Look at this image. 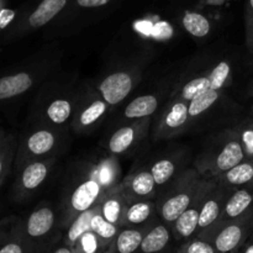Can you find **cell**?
Instances as JSON below:
<instances>
[{
  "label": "cell",
  "mask_w": 253,
  "mask_h": 253,
  "mask_svg": "<svg viewBox=\"0 0 253 253\" xmlns=\"http://www.w3.org/2000/svg\"><path fill=\"white\" fill-rule=\"evenodd\" d=\"M34 85V77L27 72L10 74L0 78V100L15 98L26 93Z\"/></svg>",
  "instance_id": "22"
},
{
  "label": "cell",
  "mask_w": 253,
  "mask_h": 253,
  "mask_svg": "<svg viewBox=\"0 0 253 253\" xmlns=\"http://www.w3.org/2000/svg\"><path fill=\"white\" fill-rule=\"evenodd\" d=\"M252 236L253 209L235 220L215 224L198 237L211 242L219 253H237Z\"/></svg>",
  "instance_id": "4"
},
{
  "label": "cell",
  "mask_w": 253,
  "mask_h": 253,
  "mask_svg": "<svg viewBox=\"0 0 253 253\" xmlns=\"http://www.w3.org/2000/svg\"><path fill=\"white\" fill-rule=\"evenodd\" d=\"M250 94H251V96H253V79H252L251 84H250Z\"/></svg>",
  "instance_id": "41"
},
{
  "label": "cell",
  "mask_w": 253,
  "mask_h": 253,
  "mask_svg": "<svg viewBox=\"0 0 253 253\" xmlns=\"http://www.w3.org/2000/svg\"><path fill=\"white\" fill-rule=\"evenodd\" d=\"M66 4L67 0H42L39 6L31 12L29 20H27V24L32 29L44 26L63 10Z\"/></svg>",
  "instance_id": "24"
},
{
  "label": "cell",
  "mask_w": 253,
  "mask_h": 253,
  "mask_svg": "<svg viewBox=\"0 0 253 253\" xmlns=\"http://www.w3.org/2000/svg\"><path fill=\"white\" fill-rule=\"evenodd\" d=\"M246 158L235 127L216 135L203 147L194 162V168L205 179H217Z\"/></svg>",
  "instance_id": "2"
},
{
  "label": "cell",
  "mask_w": 253,
  "mask_h": 253,
  "mask_svg": "<svg viewBox=\"0 0 253 253\" xmlns=\"http://www.w3.org/2000/svg\"><path fill=\"white\" fill-rule=\"evenodd\" d=\"M222 94H224L222 90H214V89H210V90L203 93L202 95L197 96V98L188 101L190 120L200 118V116L204 115L205 113H208V111L220 100Z\"/></svg>",
  "instance_id": "28"
},
{
  "label": "cell",
  "mask_w": 253,
  "mask_h": 253,
  "mask_svg": "<svg viewBox=\"0 0 253 253\" xmlns=\"http://www.w3.org/2000/svg\"><path fill=\"white\" fill-rule=\"evenodd\" d=\"M246 158H253V121L246 119L235 127Z\"/></svg>",
  "instance_id": "35"
},
{
  "label": "cell",
  "mask_w": 253,
  "mask_h": 253,
  "mask_svg": "<svg viewBox=\"0 0 253 253\" xmlns=\"http://www.w3.org/2000/svg\"><path fill=\"white\" fill-rule=\"evenodd\" d=\"M217 182L229 190L253 188V158H245L217 178Z\"/></svg>",
  "instance_id": "19"
},
{
  "label": "cell",
  "mask_w": 253,
  "mask_h": 253,
  "mask_svg": "<svg viewBox=\"0 0 253 253\" xmlns=\"http://www.w3.org/2000/svg\"><path fill=\"white\" fill-rule=\"evenodd\" d=\"M16 143L11 135H6L0 131V184L4 182L9 173L11 163L15 157Z\"/></svg>",
  "instance_id": "30"
},
{
  "label": "cell",
  "mask_w": 253,
  "mask_h": 253,
  "mask_svg": "<svg viewBox=\"0 0 253 253\" xmlns=\"http://www.w3.org/2000/svg\"><path fill=\"white\" fill-rule=\"evenodd\" d=\"M56 227H58L57 214L46 203L35 208L26 220L21 222L22 234L35 253H44L51 247L48 239Z\"/></svg>",
  "instance_id": "5"
},
{
  "label": "cell",
  "mask_w": 253,
  "mask_h": 253,
  "mask_svg": "<svg viewBox=\"0 0 253 253\" xmlns=\"http://www.w3.org/2000/svg\"><path fill=\"white\" fill-rule=\"evenodd\" d=\"M253 209V188H240L232 190L226 199L225 207L222 209L221 216L216 224L235 220L242 215L247 214ZM214 226V225H212ZM209 230V229H208Z\"/></svg>",
  "instance_id": "18"
},
{
  "label": "cell",
  "mask_w": 253,
  "mask_h": 253,
  "mask_svg": "<svg viewBox=\"0 0 253 253\" xmlns=\"http://www.w3.org/2000/svg\"><path fill=\"white\" fill-rule=\"evenodd\" d=\"M0 253H35L22 234L21 221L0 224Z\"/></svg>",
  "instance_id": "17"
},
{
  "label": "cell",
  "mask_w": 253,
  "mask_h": 253,
  "mask_svg": "<svg viewBox=\"0 0 253 253\" xmlns=\"http://www.w3.org/2000/svg\"><path fill=\"white\" fill-rule=\"evenodd\" d=\"M182 22L183 27L187 30V32H189L192 36L199 37V39L208 36L210 29H211V25H210L208 17L199 12H187L183 16Z\"/></svg>",
  "instance_id": "31"
},
{
  "label": "cell",
  "mask_w": 253,
  "mask_h": 253,
  "mask_svg": "<svg viewBox=\"0 0 253 253\" xmlns=\"http://www.w3.org/2000/svg\"><path fill=\"white\" fill-rule=\"evenodd\" d=\"M173 242L170 226L158 219L151 225L133 253H170Z\"/></svg>",
  "instance_id": "14"
},
{
  "label": "cell",
  "mask_w": 253,
  "mask_h": 253,
  "mask_svg": "<svg viewBox=\"0 0 253 253\" xmlns=\"http://www.w3.org/2000/svg\"><path fill=\"white\" fill-rule=\"evenodd\" d=\"M245 42L250 56L253 58V0H247L245 9Z\"/></svg>",
  "instance_id": "36"
},
{
  "label": "cell",
  "mask_w": 253,
  "mask_h": 253,
  "mask_svg": "<svg viewBox=\"0 0 253 253\" xmlns=\"http://www.w3.org/2000/svg\"><path fill=\"white\" fill-rule=\"evenodd\" d=\"M90 229L101 241L104 242L105 246H110L111 242L114 241L118 234L120 232L121 227L118 225H114L111 222H109L108 220L104 219L103 215L99 211V204L96 208L95 214L93 215V219L90 222Z\"/></svg>",
  "instance_id": "29"
},
{
  "label": "cell",
  "mask_w": 253,
  "mask_h": 253,
  "mask_svg": "<svg viewBox=\"0 0 253 253\" xmlns=\"http://www.w3.org/2000/svg\"><path fill=\"white\" fill-rule=\"evenodd\" d=\"M160 106V99L153 94H145L131 100L124 109V118L127 120H141L151 118Z\"/></svg>",
  "instance_id": "23"
},
{
  "label": "cell",
  "mask_w": 253,
  "mask_h": 253,
  "mask_svg": "<svg viewBox=\"0 0 253 253\" xmlns=\"http://www.w3.org/2000/svg\"><path fill=\"white\" fill-rule=\"evenodd\" d=\"M231 190L220 184L217 179H211L202 199L199 211V225L197 237L215 225L221 216L222 209Z\"/></svg>",
  "instance_id": "7"
},
{
  "label": "cell",
  "mask_w": 253,
  "mask_h": 253,
  "mask_svg": "<svg viewBox=\"0 0 253 253\" xmlns=\"http://www.w3.org/2000/svg\"><path fill=\"white\" fill-rule=\"evenodd\" d=\"M14 17V11L6 9H0V29L7 25L10 22V20Z\"/></svg>",
  "instance_id": "39"
},
{
  "label": "cell",
  "mask_w": 253,
  "mask_h": 253,
  "mask_svg": "<svg viewBox=\"0 0 253 253\" xmlns=\"http://www.w3.org/2000/svg\"><path fill=\"white\" fill-rule=\"evenodd\" d=\"M204 182L195 168L182 170L156 200L158 219L170 226L192 205Z\"/></svg>",
  "instance_id": "3"
},
{
  "label": "cell",
  "mask_w": 253,
  "mask_h": 253,
  "mask_svg": "<svg viewBox=\"0 0 253 253\" xmlns=\"http://www.w3.org/2000/svg\"><path fill=\"white\" fill-rule=\"evenodd\" d=\"M127 202L155 199L158 197V187L150 168H140L131 172L119 184Z\"/></svg>",
  "instance_id": "11"
},
{
  "label": "cell",
  "mask_w": 253,
  "mask_h": 253,
  "mask_svg": "<svg viewBox=\"0 0 253 253\" xmlns=\"http://www.w3.org/2000/svg\"><path fill=\"white\" fill-rule=\"evenodd\" d=\"M151 225L142 227H123L104 253H133L140 246Z\"/></svg>",
  "instance_id": "21"
},
{
  "label": "cell",
  "mask_w": 253,
  "mask_h": 253,
  "mask_svg": "<svg viewBox=\"0 0 253 253\" xmlns=\"http://www.w3.org/2000/svg\"><path fill=\"white\" fill-rule=\"evenodd\" d=\"M71 249L74 253H104L108 250V246H105L90 229L84 232Z\"/></svg>",
  "instance_id": "33"
},
{
  "label": "cell",
  "mask_w": 253,
  "mask_h": 253,
  "mask_svg": "<svg viewBox=\"0 0 253 253\" xmlns=\"http://www.w3.org/2000/svg\"><path fill=\"white\" fill-rule=\"evenodd\" d=\"M211 179H205L202 189L198 193L197 198L192 203L189 208L170 225V231H172L173 241L175 245L183 244L185 241L197 237L198 234V225H199V211L202 199L207 192L208 187L210 185Z\"/></svg>",
  "instance_id": "10"
},
{
  "label": "cell",
  "mask_w": 253,
  "mask_h": 253,
  "mask_svg": "<svg viewBox=\"0 0 253 253\" xmlns=\"http://www.w3.org/2000/svg\"><path fill=\"white\" fill-rule=\"evenodd\" d=\"M44 253H74V252L72 251V249L68 246V245H66L61 240V242L53 244Z\"/></svg>",
  "instance_id": "37"
},
{
  "label": "cell",
  "mask_w": 253,
  "mask_h": 253,
  "mask_svg": "<svg viewBox=\"0 0 253 253\" xmlns=\"http://www.w3.org/2000/svg\"><path fill=\"white\" fill-rule=\"evenodd\" d=\"M126 205H127V199L118 185L109 190L101 198L99 202V211L109 222L120 226Z\"/></svg>",
  "instance_id": "20"
},
{
  "label": "cell",
  "mask_w": 253,
  "mask_h": 253,
  "mask_svg": "<svg viewBox=\"0 0 253 253\" xmlns=\"http://www.w3.org/2000/svg\"><path fill=\"white\" fill-rule=\"evenodd\" d=\"M237 253H253V236L240 249Z\"/></svg>",
  "instance_id": "40"
},
{
  "label": "cell",
  "mask_w": 253,
  "mask_h": 253,
  "mask_svg": "<svg viewBox=\"0 0 253 253\" xmlns=\"http://www.w3.org/2000/svg\"><path fill=\"white\" fill-rule=\"evenodd\" d=\"M208 76L211 82V89L224 91L232 78L231 64L227 61L219 62L210 71H208Z\"/></svg>",
  "instance_id": "32"
},
{
  "label": "cell",
  "mask_w": 253,
  "mask_h": 253,
  "mask_svg": "<svg viewBox=\"0 0 253 253\" xmlns=\"http://www.w3.org/2000/svg\"><path fill=\"white\" fill-rule=\"evenodd\" d=\"M53 165L54 160L48 157L25 163L17 178V193L21 195H27L39 189L48 178Z\"/></svg>",
  "instance_id": "13"
},
{
  "label": "cell",
  "mask_w": 253,
  "mask_h": 253,
  "mask_svg": "<svg viewBox=\"0 0 253 253\" xmlns=\"http://www.w3.org/2000/svg\"><path fill=\"white\" fill-rule=\"evenodd\" d=\"M150 118L133 120V123L126 124L114 131L109 137L106 148L114 156H120L135 147L141 138L145 136L150 125Z\"/></svg>",
  "instance_id": "12"
},
{
  "label": "cell",
  "mask_w": 253,
  "mask_h": 253,
  "mask_svg": "<svg viewBox=\"0 0 253 253\" xmlns=\"http://www.w3.org/2000/svg\"><path fill=\"white\" fill-rule=\"evenodd\" d=\"M109 106L110 105L99 95L79 106L74 115V130L77 132H85L94 127L108 113Z\"/></svg>",
  "instance_id": "16"
},
{
  "label": "cell",
  "mask_w": 253,
  "mask_h": 253,
  "mask_svg": "<svg viewBox=\"0 0 253 253\" xmlns=\"http://www.w3.org/2000/svg\"><path fill=\"white\" fill-rule=\"evenodd\" d=\"M210 89H211V82H210V78L207 72V73L199 74V76L185 82L178 89L177 96H174V98L182 99L184 101H190L192 99L202 95L203 93L210 90Z\"/></svg>",
  "instance_id": "27"
},
{
  "label": "cell",
  "mask_w": 253,
  "mask_h": 253,
  "mask_svg": "<svg viewBox=\"0 0 253 253\" xmlns=\"http://www.w3.org/2000/svg\"><path fill=\"white\" fill-rule=\"evenodd\" d=\"M137 77L131 71H116L104 77L98 84V94L110 106L119 105L131 94Z\"/></svg>",
  "instance_id": "9"
},
{
  "label": "cell",
  "mask_w": 253,
  "mask_h": 253,
  "mask_svg": "<svg viewBox=\"0 0 253 253\" xmlns=\"http://www.w3.org/2000/svg\"><path fill=\"white\" fill-rule=\"evenodd\" d=\"M74 105L69 99L57 98L47 104L44 115L46 119L53 125H64L67 121L73 118Z\"/></svg>",
  "instance_id": "26"
},
{
  "label": "cell",
  "mask_w": 253,
  "mask_h": 253,
  "mask_svg": "<svg viewBox=\"0 0 253 253\" xmlns=\"http://www.w3.org/2000/svg\"><path fill=\"white\" fill-rule=\"evenodd\" d=\"M110 1L111 0H77V4L81 7H99Z\"/></svg>",
  "instance_id": "38"
},
{
  "label": "cell",
  "mask_w": 253,
  "mask_h": 253,
  "mask_svg": "<svg viewBox=\"0 0 253 253\" xmlns=\"http://www.w3.org/2000/svg\"><path fill=\"white\" fill-rule=\"evenodd\" d=\"M58 145V133L52 128H37L32 131L20 146L17 165L20 167L30 161L41 160L53 152Z\"/></svg>",
  "instance_id": "8"
},
{
  "label": "cell",
  "mask_w": 253,
  "mask_h": 253,
  "mask_svg": "<svg viewBox=\"0 0 253 253\" xmlns=\"http://www.w3.org/2000/svg\"><path fill=\"white\" fill-rule=\"evenodd\" d=\"M157 219V204L155 199L127 202L120 227L123 229V227L148 226Z\"/></svg>",
  "instance_id": "15"
},
{
  "label": "cell",
  "mask_w": 253,
  "mask_h": 253,
  "mask_svg": "<svg viewBox=\"0 0 253 253\" xmlns=\"http://www.w3.org/2000/svg\"><path fill=\"white\" fill-rule=\"evenodd\" d=\"M170 253H219L211 242L200 237L185 241L183 244L175 245Z\"/></svg>",
  "instance_id": "34"
},
{
  "label": "cell",
  "mask_w": 253,
  "mask_h": 253,
  "mask_svg": "<svg viewBox=\"0 0 253 253\" xmlns=\"http://www.w3.org/2000/svg\"><path fill=\"white\" fill-rule=\"evenodd\" d=\"M120 184L119 167L114 160H106L91 166L69 188L62 209L61 227L66 229L72 220L82 212L95 207L110 189Z\"/></svg>",
  "instance_id": "1"
},
{
  "label": "cell",
  "mask_w": 253,
  "mask_h": 253,
  "mask_svg": "<svg viewBox=\"0 0 253 253\" xmlns=\"http://www.w3.org/2000/svg\"><path fill=\"white\" fill-rule=\"evenodd\" d=\"M190 121L188 101L173 98L158 118L153 137L161 140L178 136L187 130Z\"/></svg>",
  "instance_id": "6"
},
{
  "label": "cell",
  "mask_w": 253,
  "mask_h": 253,
  "mask_svg": "<svg viewBox=\"0 0 253 253\" xmlns=\"http://www.w3.org/2000/svg\"><path fill=\"white\" fill-rule=\"evenodd\" d=\"M150 172L158 188L168 187L178 175V162L173 157H162L152 163Z\"/></svg>",
  "instance_id": "25"
},
{
  "label": "cell",
  "mask_w": 253,
  "mask_h": 253,
  "mask_svg": "<svg viewBox=\"0 0 253 253\" xmlns=\"http://www.w3.org/2000/svg\"><path fill=\"white\" fill-rule=\"evenodd\" d=\"M250 120H251V121H253V109H252V111H251V115H250Z\"/></svg>",
  "instance_id": "42"
}]
</instances>
